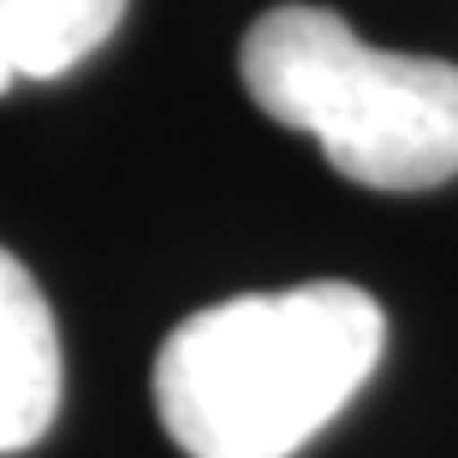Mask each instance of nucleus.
<instances>
[{
	"label": "nucleus",
	"mask_w": 458,
	"mask_h": 458,
	"mask_svg": "<svg viewBox=\"0 0 458 458\" xmlns=\"http://www.w3.org/2000/svg\"><path fill=\"white\" fill-rule=\"evenodd\" d=\"M250 102L316 137L363 191H435L458 173V66L387 54L327 6H274L238 48Z\"/></svg>",
	"instance_id": "nucleus-2"
},
{
	"label": "nucleus",
	"mask_w": 458,
	"mask_h": 458,
	"mask_svg": "<svg viewBox=\"0 0 458 458\" xmlns=\"http://www.w3.org/2000/svg\"><path fill=\"white\" fill-rule=\"evenodd\" d=\"M60 417V327L13 250H0V453H24Z\"/></svg>",
	"instance_id": "nucleus-3"
},
{
	"label": "nucleus",
	"mask_w": 458,
	"mask_h": 458,
	"mask_svg": "<svg viewBox=\"0 0 458 458\" xmlns=\"http://www.w3.org/2000/svg\"><path fill=\"white\" fill-rule=\"evenodd\" d=\"M131 0H0V96L66 78L119 30Z\"/></svg>",
	"instance_id": "nucleus-4"
},
{
	"label": "nucleus",
	"mask_w": 458,
	"mask_h": 458,
	"mask_svg": "<svg viewBox=\"0 0 458 458\" xmlns=\"http://www.w3.org/2000/svg\"><path fill=\"white\" fill-rule=\"evenodd\" d=\"M387 352V316L352 280L244 292L167 334L155 411L185 458L304 453Z\"/></svg>",
	"instance_id": "nucleus-1"
}]
</instances>
